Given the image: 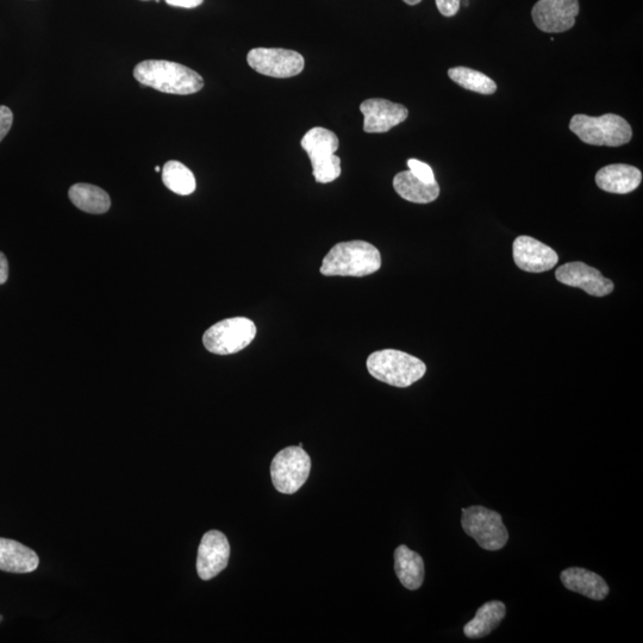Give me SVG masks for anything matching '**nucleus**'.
Returning a JSON list of instances; mask_svg holds the SVG:
<instances>
[{"instance_id": "nucleus-21", "label": "nucleus", "mask_w": 643, "mask_h": 643, "mask_svg": "<svg viewBox=\"0 0 643 643\" xmlns=\"http://www.w3.org/2000/svg\"><path fill=\"white\" fill-rule=\"evenodd\" d=\"M71 202L81 211L92 215H102L108 212L111 199L101 187L91 184H76L68 191Z\"/></svg>"}, {"instance_id": "nucleus-20", "label": "nucleus", "mask_w": 643, "mask_h": 643, "mask_svg": "<svg viewBox=\"0 0 643 643\" xmlns=\"http://www.w3.org/2000/svg\"><path fill=\"white\" fill-rule=\"evenodd\" d=\"M507 615V608L501 601L485 603L477 610L473 620L468 622L464 633L468 639H482L495 630Z\"/></svg>"}, {"instance_id": "nucleus-5", "label": "nucleus", "mask_w": 643, "mask_h": 643, "mask_svg": "<svg viewBox=\"0 0 643 643\" xmlns=\"http://www.w3.org/2000/svg\"><path fill=\"white\" fill-rule=\"evenodd\" d=\"M301 145L309 156L317 183H333L341 176V159L335 155L340 141L333 131L322 127L312 128L303 136Z\"/></svg>"}, {"instance_id": "nucleus-7", "label": "nucleus", "mask_w": 643, "mask_h": 643, "mask_svg": "<svg viewBox=\"0 0 643 643\" xmlns=\"http://www.w3.org/2000/svg\"><path fill=\"white\" fill-rule=\"evenodd\" d=\"M257 336V326L249 318H228L214 324L203 336L204 347L210 353L230 355L245 349Z\"/></svg>"}, {"instance_id": "nucleus-26", "label": "nucleus", "mask_w": 643, "mask_h": 643, "mask_svg": "<svg viewBox=\"0 0 643 643\" xmlns=\"http://www.w3.org/2000/svg\"><path fill=\"white\" fill-rule=\"evenodd\" d=\"M440 14L445 17H453L460 10L461 0H435Z\"/></svg>"}, {"instance_id": "nucleus-13", "label": "nucleus", "mask_w": 643, "mask_h": 643, "mask_svg": "<svg viewBox=\"0 0 643 643\" xmlns=\"http://www.w3.org/2000/svg\"><path fill=\"white\" fill-rule=\"evenodd\" d=\"M230 545L227 536L218 530L205 533L198 548L197 572L203 580H210L228 566Z\"/></svg>"}, {"instance_id": "nucleus-2", "label": "nucleus", "mask_w": 643, "mask_h": 643, "mask_svg": "<svg viewBox=\"0 0 643 643\" xmlns=\"http://www.w3.org/2000/svg\"><path fill=\"white\" fill-rule=\"evenodd\" d=\"M382 267V255L366 241L337 243L324 258L321 273L326 277H366Z\"/></svg>"}, {"instance_id": "nucleus-4", "label": "nucleus", "mask_w": 643, "mask_h": 643, "mask_svg": "<svg viewBox=\"0 0 643 643\" xmlns=\"http://www.w3.org/2000/svg\"><path fill=\"white\" fill-rule=\"evenodd\" d=\"M570 130L584 143L591 146L620 147L632 140L633 130L623 117L605 114L601 117L576 115Z\"/></svg>"}, {"instance_id": "nucleus-15", "label": "nucleus", "mask_w": 643, "mask_h": 643, "mask_svg": "<svg viewBox=\"0 0 643 643\" xmlns=\"http://www.w3.org/2000/svg\"><path fill=\"white\" fill-rule=\"evenodd\" d=\"M641 181L642 173L639 168L624 164L605 166L596 174L599 189L616 195H627L635 191Z\"/></svg>"}, {"instance_id": "nucleus-27", "label": "nucleus", "mask_w": 643, "mask_h": 643, "mask_svg": "<svg viewBox=\"0 0 643 643\" xmlns=\"http://www.w3.org/2000/svg\"><path fill=\"white\" fill-rule=\"evenodd\" d=\"M165 2L176 8L195 9L202 5L204 0H165Z\"/></svg>"}, {"instance_id": "nucleus-17", "label": "nucleus", "mask_w": 643, "mask_h": 643, "mask_svg": "<svg viewBox=\"0 0 643 643\" xmlns=\"http://www.w3.org/2000/svg\"><path fill=\"white\" fill-rule=\"evenodd\" d=\"M40 559L23 543L0 538V570L9 573H30L37 570Z\"/></svg>"}, {"instance_id": "nucleus-31", "label": "nucleus", "mask_w": 643, "mask_h": 643, "mask_svg": "<svg viewBox=\"0 0 643 643\" xmlns=\"http://www.w3.org/2000/svg\"><path fill=\"white\" fill-rule=\"evenodd\" d=\"M143 2H148V0H143ZM156 2H160V0H156Z\"/></svg>"}, {"instance_id": "nucleus-22", "label": "nucleus", "mask_w": 643, "mask_h": 643, "mask_svg": "<svg viewBox=\"0 0 643 643\" xmlns=\"http://www.w3.org/2000/svg\"><path fill=\"white\" fill-rule=\"evenodd\" d=\"M162 181L168 190L179 196H189L196 191V178L189 168L181 162L172 160L162 168Z\"/></svg>"}, {"instance_id": "nucleus-10", "label": "nucleus", "mask_w": 643, "mask_h": 643, "mask_svg": "<svg viewBox=\"0 0 643 643\" xmlns=\"http://www.w3.org/2000/svg\"><path fill=\"white\" fill-rule=\"evenodd\" d=\"M579 11V0H539L532 17L543 33L559 34L574 27Z\"/></svg>"}, {"instance_id": "nucleus-16", "label": "nucleus", "mask_w": 643, "mask_h": 643, "mask_svg": "<svg viewBox=\"0 0 643 643\" xmlns=\"http://www.w3.org/2000/svg\"><path fill=\"white\" fill-rule=\"evenodd\" d=\"M560 578L567 590L580 593L593 601H603L609 595V586L605 580L585 568H567L561 572Z\"/></svg>"}, {"instance_id": "nucleus-25", "label": "nucleus", "mask_w": 643, "mask_h": 643, "mask_svg": "<svg viewBox=\"0 0 643 643\" xmlns=\"http://www.w3.org/2000/svg\"><path fill=\"white\" fill-rule=\"evenodd\" d=\"M14 123V114L8 106H0V142L5 139Z\"/></svg>"}, {"instance_id": "nucleus-19", "label": "nucleus", "mask_w": 643, "mask_h": 643, "mask_svg": "<svg viewBox=\"0 0 643 643\" xmlns=\"http://www.w3.org/2000/svg\"><path fill=\"white\" fill-rule=\"evenodd\" d=\"M395 571L404 588L415 591L424 582V561L420 554L407 546H399L395 552Z\"/></svg>"}, {"instance_id": "nucleus-1", "label": "nucleus", "mask_w": 643, "mask_h": 643, "mask_svg": "<svg viewBox=\"0 0 643 643\" xmlns=\"http://www.w3.org/2000/svg\"><path fill=\"white\" fill-rule=\"evenodd\" d=\"M134 78L152 89L187 96L201 91L204 79L191 68L166 60H146L134 68Z\"/></svg>"}, {"instance_id": "nucleus-3", "label": "nucleus", "mask_w": 643, "mask_h": 643, "mask_svg": "<svg viewBox=\"0 0 643 643\" xmlns=\"http://www.w3.org/2000/svg\"><path fill=\"white\" fill-rule=\"evenodd\" d=\"M366 365L373 378L402 389L418 382L427 372V366L422 360L396 349L372 353Z\"/></svg>"}, {"instance_id": "nucleus-29", "label": "nucleus", "mask_w": 643, "mask_h": 643, "mask_svg": "<svg viewBox=\"0 0 643 643\" xmlns=\"http://www.w3.org/2000/svg\"><path fill=\"white\" fill-rule=\"evenodd\" d=\"M403 2L405 4L414 6V5L420 4L422 2V0H403Z\"/></svg>"}, {"instance_id": "nucleus-28", "label": "nucleus", "mask_w": 643, "mask_h": 643, "mask_svg": "<svg viewBox=\"0 0 643 643\" xmlns=\"http://www.w3.org/2000/svg\"><path fill=\"white\" fill-rule=\"evenodd\" d=\"M9 279V262L4 253L0 252V285L8 282Z\"/></svg>"}, {"instance_id": "nucleus-24", "label": "nucleus", "mask_w": 643, "mask_h": 643, "mask_svg": "<svg viewBox=\"0 0 643 643\" xmlns=\"http://www.w3.org/2000/svg\"><path fill=\"white\" fill-rule=\"evenodd\" d=\"M408 167L409 171L418 179L426 181V183L429 184L435 183L436 179L434 171L432 170V167L426 164V162H422L416 159H410L408 160Z\"/></svg>"}, {"instance_id": "nucleus-6", "label": "nucleus", "mask_w": 643, "mask_h": 643, "mask_svg": "<svg viewBox=\"0 0 643 643\" xmlns=\"http://www.w3.org/2000/svg\"><path fill=\"white\" fill-rule=\"evenodd\" d=\"M461 513H463L461 526L464 532L476 540L480 547L486 551L496 552L507 545L509 534L502 515L480 505L463 508Z\"/></svg>"}, {"instance_id": "nucleus-23", "label": "nucleus", "mask_w": 643, "mask_h": 643, "mask_svg": "<svg viewBox=\"0 0 643 643\" xmlns=\"http://www.w3.org/2000/svg\"><path fill=\"white\" fill-rule=\"evenodd\" d=\"M448 77L463 89L480 93V95H493L497 91L496 81H493L482 72L472 70V68H451V70H448Z\"/></svg>"}, {"instance_id": "nucleus-8", "label": "nucleus", "mask_w": 643, "mask_h": 643, "mask_svg": "<svg viewBox=\"0 0 643 643\" xmlns=\"http://www.w3.org/2000/svg\"><path fill=\"white\" fill-rule=\"evenodd\" d=\"M310 471L309 454L301 447H287L272 460V483L280 493L293 495L307 482Z\"/></svg>"}, {"instance_id": "nucleus-32", "label": "nucleus", "mask_w": 643, "mask_h": 643, "mask_svg": "<svg viewBox=\"0 0 643 643\" xmlns=\"http://www.w3.org/2000/svg\"><path fill=\"white\" fill-rule=\"evenodd\" d=\"M2 621H3V617H2V616H0V622H2Z\"/></svg>"}, {"instance_id": "nucleus-14", "label": "nucleus", "mask_w": 643, "mask_h": 643, "mask_svg": "<svg viewBox=\"0 0 643 643\" xmlns=\"http://www.w3.org/2000/svg\"><path fill=\"white\" fill-rule=\"evenodd\" d=\"M513 253L517 267L529 273L551 271L559 261L553 248L530 236H518L514 242Z\"/></svg>"}, {"instance_id": "nucleus-18", "label": "nucleus", "mask_w": 643, "mask_h": 643, "mask_svg": "<svg viewBox=\"0 0 643 643\" xmlns=\"http://www.w3.org/2000/svg\"><path fill=\"white\" fill-rule=\"evenodd\" d=\"M395 191L405 201L416 204H429L440 196L438 181L433 184L426 183L414 176L410 171L398 173L393 179Z\"/></svg>"}, {"instance_id": "nucleus-30", "label": "nucleus", "mask_w": 643, "mask_h": 643, "mask_svg": "<svg viewBox=\"0 0 643 643\" xmlns=\"http://www.w3.org/2000/svg\"><path fill=\"white\" fill-rule=\"evenodd\" d=\"M160 171H161V168L159 166H156L155 167V172H160Z\"/></svg>"}, {"instance_id": "nucleus-12", "label": "nucleus", "mask_w": 643, "mask_h": 643, "mask_svg": "<svg viewBox=\"0 0 643 643\" xmlns=\"http://www.w3.org/2000/svg\"><path fill=\"white\" fill-rule=\"evenodd\" d=\"M364 115V130L370 134H383L407 120L409 110L402 104L382 98L366 99L360 105Z\"/></svg>"}, {"instance_id": "nucleus-11", "label": "nucleus", "mask_w": 643, "mask_h": 643, "mask_svg": "<svg viewBox=\"0 0 643 643\" xmlns=\"http://www.w3.org/2000/svg\"><path fill=\"white\" fill-rule=\"evenodd\" d=\"M555 278L561 284L579 287L590 296L605 297L614 291L611 280L604 278L601 272L584 262H568L558 268Z\"/></svg>"}, {"instance_id": "nucleus-9", "label": "nucleus", "mask_w": 643, "mask_h": 643, "mask_svg": "<svg viewBox=\"0 0 643 643\" xmlns=\"http://www.w3.org/2000/svg\"><path fill=\"white\" fill-rule=\"evenodd\" d=\"M247 62L262 76L279 79L296 77L305 67L302 54L283 48H254L248 53Z\"/></svg>"}]
</instances>
